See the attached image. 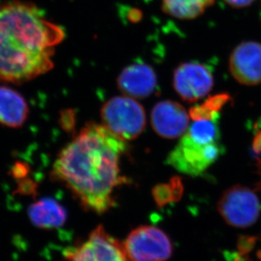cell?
Returning a JSON list of instances; mask_svg holds the SVG:
<instances>
[{
  "label": "cell",
  "instance_id": "obj_1",
  "mask_svg": "<svg viewBox=\"0 0 261 261\" xmlns=\"http://www.w3.org/2000/svg\"><path fill=\"white\" fill-rule=\"evenodd\" d=\"M126 141L102 124L89 122L59 153L51 177L64 185L82 208L104 214L115 205V193L127 182L121 160Z\"/></svg>",
  "mask_w": 261,
  "mask_h": 261
},
{
  "label": "cell",
  "instance_id": "obj_2",
  "mask_svg": "<svg viewBox=\"0 0 261 261\" xmlns=\"http://www.w3.org/2000/svg\"><path fill=\"white\" fill-rule=\"evenodd\" d=\"M64 38V30L33 3L0 4V82L24 84L50 71Z\"/></svg>",
  "mask_w": 261,
  "mask_h": 261
},
{
  "label": "cell",
  "instance_id": "obj_3",
  "mask_svg": "<svg viewBox=\"0 0 261 261\" xmlns=\"http://www.w3.org/2000/svg\"><path fill=\"white\" fill-rule=\"evenodd\" d=\"M218 122L219 118L194 120L168 154V165L184 174H202L223 153Z\"/></svg>",
  "mask_w": 261,
  "mask_h": 261
},
{
  "label": "cell",
  "instance_id": "obj_4",
  "mask_svg": "<svg viewBox=\"0 0 261 261\" xmlns=\"http://www.w3.org/2000/svg\"><path fill=\"white\" fill-rule=\"evenodd\" d=\"M101 119L107 129L126 142L138 138L146 125L143 106L125 95L108 100L101 107Z\"/></svg>",
  "mask_w": 261,
  "mask_h": 261
},
{
  "label": "cell",
  "instance_id": "obj_5",
  "mask_svg": "<svg viewBox=\"0 0 261 261\" xmlns=\"http://www.w3.org/2000/svg\"><path fill=\"white\" fill-rule=\"evenodd\" d=\"M217 210L231 227L246 228L259 218L260 202L251 189L235 185L225 190L217 203Z\"/></svg>",
  "mask_w": 261,
  "mask_h": 261
},
{
  "label": "cell",
  "instance_id": "obj_6",
  "mask_svg": "<svg viewBox=\"0 0 261 261\" xmlns=\"http://www.w3.org/2000/svg\"><path fill=\"white\" fill-rule=\"evenodd\" d=\"M123 244L129 261H166L173 254L170 239L154 226H141L134 229Z\"/></svg>",
  "mask_w": 261,
  "mask_h": 261
},
{
  "label": "cell",
  "instance_id": "obj_7",
  "mask_svg": "<svg viewBox=\"0 0 261 261\" xmlns=\"http://www.w3.org/2000/svg\"><path fill=\"white\" fill-rule=\"evenodd\" d=\"M65 261H128L123 243L107 232L102 225L91 231L85 241L64 254Z\"/></svg>",
  "mask_w": 261,
  "mask_h": 261
},
{
  "label": "cell",
  "instance_id": "obj_8",
  "mask_svg": "<svg viewBox=\"0 0 261 261\" xmlns=\"http://www.w3.org/2000/svg\"><path fill=\"white\" fill-rule=\"evenodd\" d=\"M214 77L212 69L198 62L180 64L173 74V87L177 95L189 102L203 98L212 91Z\"/></svg>",
  "mask_w": 261,
  "mask_h": 261
},
{
  "label": "cell",
  "instance_id": "obj_9",
  "mask_svg": "<svg viewBox=\"0 0 261 261\" xmlns=\"http://www.w3.org/2000/svg\"><path fill=\"white\" fill-rule=\"evenodd\" d=\"M190 114L185 108L171 100L159 101L150 114V123L158 136L164 139L178 138L190 127Z\"/></svg>",
  "mask_w": 261,
  "mask_h": 261
},
{
  "label": "cell",
  "instance_id": "obj_10",
  "mask_svg": "<svg viewBox=\"0 0 261 261\" xmlns=\"http://www.w3.org/2000/svg\"><path fill=\"white\" fill-rule=\"evenodd\" d=\"M229 69L234 79L244 86L261 83V43L242 42L230 55Z\"/></svg>",
  "mask_w": 261,
  "mask_h": 261
},
{
  "label": "cell",
  "instance_id": "obj_11",
  "mask_svg": "<svg viewBox=\"0 0 261 261\" xmlns=\"http://www.w3.org/2000/svg\"><path fill=\"white\" fill-rule=\"evenodd\" d=\"M117 86L123 95L135 99L146 98L155 92L158 77L152 67L144 63H136L121 71Z\"/></svg>",
  "mask_w": 261,
  "mask_h": 261
},
{
  "label": "cell",
  "instance_id": "obj_12",
  "mask_svg": "<svg viewBox=\"0 0 261 261\" xmlns=\"http://www.w3.org/2000/svg\"><path fill=\"white\" fill-rule=\"evenodd\" d=\"M30 109L25 97L11 87L0 86V124L20 128L28 120Z\"/></svg>",
  "mask_w": 261,
  "mask_h": 261
},
{
  "label": "cell",
  "instance_id": "obj_13",
  "mask_svg": "<svg viewBox=\"0 0 261 261\" xmlns=\"http://www.w3.org/2000/svg\"><path fill=\"white\" fill-rule=\"evenodd\" d=\"M28 214L32 224L41 229L59 228L67 221L66 210L52 198H42L32 203Z\"/></svg>",
  "mask_w": 261,
  "mask_h": 261
},
{
  "label": "cell",
  "instance_id": "obj_14",
  "mask_svg": "<svg viewBox=\"0 0 261 261\" xmlns=\"http://www.w3.org/2000/svg\"><path fill=\"white\" fill-rule=\"evenodd\" d=\"M215 0H162V8L166 14L179 20L199 17Z\"/></svg>",
  "mask_w": 261,
  "mask_h": 261
},
{
  "label": "cell",
  "instance_id": "obj_15",
  "mask_svg": "<svg viewBox=\"0 0 261 261\" xmlns=\"http://www.w3.org/2000/svg\"><path fill=\"white\" fill-rule=\"evenodd\" d=\"M182 186L179 180L177 178L171 181L169 185H159L153 189L152 194L155 203L163 206L172 200H174L177 196H180L182 193Z\"/></svg>",
  "mask_w": 261,
  "mask_h": 261
},
{
  "label": "cell",
  "instance_id": "obj_16",
  "mask_svg": "<svg viewBox=\"0 0 261 261\" xmlns=\"http://www.w3.org/2000/svg\"><path fill=\"white\" fill-rule=\"evenodd\" d=\"M60 124L62 128L67 132H72L75 124V114L73 110H65L62 112L60 117Z\"/></svg>",
  "mask_w": 261,
  "mask_h": 261
},
{
  "label": "cell",
  "instance_id": "obj_17",
  "mask_svg": "<svg viewBox=\"0 0 261 261\" xmlns=\"http://www.w3.org/2000/svg\"><path fill=\"white\" fill-rule=\"evenodd\" d=\"M225 2L235 8H244L251 5L254 0H224Z\"/></svg>",
  "mask_w": 261,
  "mask_h": 261
}]
</instances>
